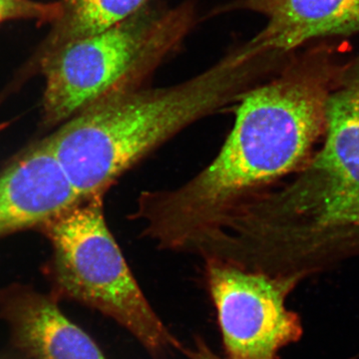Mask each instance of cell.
<instances>
[{
    "instance_id": "obj_1",
    "label": "cell",
    "mask_w": 359,
    "mask_h": 359,
    "mask_svg": "<svg viewBox=\"0 0 359 359\" xmlns=\"http://www.w3.org/2000/svg\"><path fill=\"white\" fill-rule=\"evenodd\" d=\"M344 67L320 53L287 59L238 104L210 164L182 185L144 191L129 219L159 249L186 252L226 212L306 164L325 134L328 98Z\"/></svg>"
},
{
    "instance_id": "obj_2",
    "label": "cell",
    "mask_w": 359,
    "mask_h": 359,
    "mask_svg": "<svg viewBox=\"0 0 359 359\" xmlns=\"http://www.w3.org/2000/svg\"><path fill=\"white\" fill-rule=\"evenodd\" d=\"M320 144L289 182L250 196L203 231L200 254L302 280L359 256V57L330 93Z\"/></svg>"
},
{
    "instance_id": "obj_3",
    "label": "cell",
    "mask_w": 359,
    "mask_h": 359,
    "mask_svg": "<svg viewBox=\"0 0 359 359\" xmlns=\"http://www.w3.org/2000/svg\"><path fill=\"white\" fill-rule=\"evenodd\" d=\"M287 59L250 39L185 81L103 97L44 140L81 200L105 197L118 180L180 132L235 109Z\"/></svg>"
},
{
    "instance_id": "obj_4",
    "label": "cell",
    "mask_w": 359,
    "mask_h": 359,
    "mask_svg": "<svg viewBox=\"0 0 359 359\" xmlns=\"http://www.w3.org/2000/svg\"><path fill=\"white\" fill-rule=\"evenodd\" d=\"M197 20L196 0L175 6L152 0L122 22L34 60L45 78V124H60L103 97L146 86Z\"/></svg>"
},
{
    "instance_id": "obj_5",
    "label": "cell",
    "mask_w": 359,
    "mask_h": 359,
    "mask_svg": "<svg viewBox=\"0 0 359 359\" xmlns=\"http://www.w3.org/2000/svg\"><path fill=\"white\" fill-rule=\"evenodd\" d=\"M52 257L46 273L54 299L95 309L125 328L154 359L183 344L148 301L111 233L103 196L79 201L39 229Z\"/></svg>"
},
{
    "instance_id": "obj_6",
    "label": "cell",
    "mask_w": 359,
    "mask_h": 359,
    "mask_svg": "<svg viewBox=\"0 0 359 359\" xmlns=\"http://www.w3.org/2000/svg\"><path fill=\"white\" fill-rule=\"evenodd\" d=\"M208 292L226 359H280L304 335L287 299L299 276H273L218 259H205Z\"/></svg>"
},
{
    "instance_id": "obj_7",
    "label": "cell",
    "mask_w": 359,
    "mask_h": 359,
    "mask_svg": "<svg viewBox=\"0 0 359 359\" xmlns=\"http://www.w3.org/2000/svg\"><path fill=\"white\" fill-rule=\"evenodd\" d=\"M79 201L43 139L0 171V238L39 229Z\"/></svg>"
},
{
    "instance_id": "obj_8",
    "label": "cell",
    "mask_w": 359,
    "mask_h": 359,
    "mask_svg": "<svg viewBox=\"0 0 359 359\" xmlns=\"http://www.w3.org/2000/svg\"><path fill=\"white\" fill-rule=\"evenodd\" d=\"M0 313L28 359H107L95 340L66 318L53 297L22 285L0 294Z\"/></svg>"
},
{
    "instance_id": "obj_9",
    "label": "cell",
    "mask_w": 359,
    "mask_h": 359,
    "mask_svg": "<svg viewBox=\"0 0 359 359\" xmlns=\"http://www.w3.org/2000/svg\"><path fill=\"white\" fill-rule=\"evenodd\" d=\"M236 11L263 15L266 25L252 39L280 55L313 39L359 32V0H233L217 13Z\"/></svg>"
},
{
    "instance_id": "obj_10",
    "label": "cell",
    "mask_w": 359,
    "mask_h": 359,
    "mask_svg": "<svg viewBox=\"0 0 359 359\" xmlns=\"http://www.w3.org/2000/svg\"><path fill=\"white\" fill-rule=\"evenodd\" d=\"M60 15L40 46L39 59L61 45L96 34L141 11L152 0H59Z\"/></svg>"
},
{
    "instance_id": "obj_11",
    "label": "cell",
    "mask_w": 359,
    "mask_h": 359,
    "mask_svg": "<svg viewBox=\"0 0 359 359\" xmlns=\"http://www.w3.org/2000/svg\"><path fill=\"white\" fill-rule=\"evenodd\" d=\"M61 13L60 1L0 0V25L11 20H35L53 23Z\"/></svg>"
},
{
    "instance_id": "obj_12",
    "label": "cell",
    "mask_w": 359,
    "mask_h": 359,
    "mask_svg": "<svg viewBox=\"0 0 359 359\" xmlns=\"http://www.w3.org/2000/svg\"><path fill=\"white\" fill-rule=\"evenodd\" d=\"M180 351L188 359H226L215 353L201 337H195L192 346H183Z\"/></svg>"
},
{
    "instance_id": "obj_13",
    "label": "cell",
    "mask_w": 359,
    "mask_h": 359,
    "mask_svg": "<svg viewBox=\"0 0 359 359\" xmlns=\"http://www.w3.org/2000/svg\"><path fill=\"white\" fill-rule=\"evenodd\" d=\"M7 125H8V123H1V124H0V132H1L2 130L6 129Z\"/></svg>"
}]
</instances>
